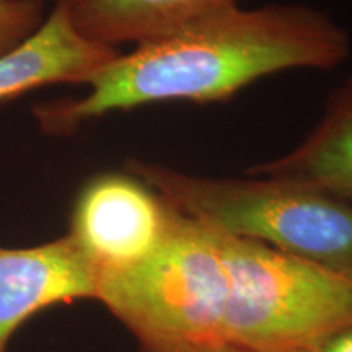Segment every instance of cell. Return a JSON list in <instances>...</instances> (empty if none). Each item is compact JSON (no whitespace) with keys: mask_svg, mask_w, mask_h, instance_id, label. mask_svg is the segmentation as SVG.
<instances>
[{"mask_svg":"<svg viewBox=\"0 0 352 352\" xmlns=\"http://www.w3.org/2000/svg\"><path fill=\"white\" fill-rule=\"evenodd\" d=\"M349 56V34L318 8L236 6L120 52L87 78L85 95L39 103L33 116L44 134L67 138L109 113L226 101L263 77L334 69Z\"/></svg>","mask_w":352,"mask_h":352,"instance_id":"cell-1","label":"cell"},{"mask_svg":"<svg viewBox=\"0 0 352 352\" xmlns=\"http://www.w3.org/2000/svg\"><path fill=\"white\" fill-rule=\"evenodd\" d=\"M129 173L179 214L352 280V202L307 184L191 175L131 160Z\"/></svg>","mask_w":352,"mask_h":352,"instance_id":"cell-2","label":"cell"},{"mask_svg":"<svg viewBox=\"0 0 352 352\" xmlns=\"http://www.w3.org/2000/svg\"><path fill=\"white\" fill-rule=\"evenodd\" d=\"M170 209L164 240L151 256L100 272L96 280L95 300L129 329L140 351L222 341L227 283L220 235Z\"/></svg>","mask_w":352,"mask_h":352,"instance_id":"cell-3","label":"cell"},{"mask_svg":"<svg viewBox=\"0 0 352 352\" xmlns=\"http://www.w3.org/2000/svg\"><path fill=\"white\" fill-rule=\"evenodd\" d=\"M219 233L227 283L222 341L250 352H300L352 324L351 279Z\"/></svg>","mask_w":352,"mask_h":352,"instance_id":"cell-4","label":"cell"},{"mask_svg":"<svg viewBox=\"0 0 352 352\" xmlns=\"http://www.w3.org/2000/svg\"><path fill=\"white\" fill-rule=\"evenodd\" d=\"M170 206L132 173L88 182L76 202L67 235L100 272L121 271L151 256L164 240Z\"/></svg>","mask_w":352,"mask_h":352,"instance_id":"cell-5","label":"cell"},{"mask_svg":"<svg viewBox=\"0 0 352 352\" xmlns=\"http://www.w3.org/2000/svg\"><path fill=\"white\" fill-rule=\"evenodd\" d=\"M96 270L65 233L46 243L0 246V352L13 334L46 308L96 298Z\"/></svg>","mask_w":352,"mask_h":352,"instance_id":"cell-6","label":"cell"},{"mask_svg":"<svg viewBox=\"0 0 352 352\" xmlns=\"http://www.w3.org/2000/svg\"><path fill=\"white\" fill-rule=\"evenodd\" d=\"M116 56V47L83 36L60 0L28 41L0 57V103L54 83L85 85L91 74Z\"/></svg>","mask_w":352,"mask_h":352,"instance_id":"cell-7","label":"cell"},{"mask_svg":"<svg viewBox=\"0 0 352 352\" xmlns=\"http://www.w3.org/2000/svg\"><path fill=\"white\" fill-rule=\"evenodd\" d=\"M245 175L307 184L352 202V77L329 95L323 118L298 147Z\"/></svg>","mask_w":352,"mask_h":352,"instance_id":"cell-8","label":"cell"},{"mask_svg":"<svg viewBox=\"0 0 352 352\" xmlns=\"http://www.w3.org/2000/svg\"><path fill=\"white\" fill-rule=\"evenodd\" d=\"M83 36L116 47L140 44L239 6V0H63Z\"/></svg>","mask_w":352,"mask_h":352,"instance_id":"cell-9","label":"cell"},{"mask_svg":"<svg viewBox=\"0 0 352 352\" xmlns=\"http://www.w3.org/2000/svg\"><path fill=\"white\" fill-rule=\"evenodd\" d=\"M46 20L43 6L23 0H0V57L19 50Z\"/></svg>","mask_w":352,"mask_h":352,"instance_id":"cell-10","label":"cell"},{"mask_svg":"<svg viewBox=\"0 0 352 352\" xmlns=\"http://www.w3.org/2000/svg\"><path fill=\"white\" fill-rule=\"evenodd\" d=\"M300 352H352V324L329 334L324 340Z\"/></svg>","mask_w":352,"mask_h":352,"instance_id":"cell-11","label":"cell"},{"mask_svg":"<svg viewBox=\"0 0 352 352\" xmlns=\"http://www.w3.org/2000/svg\"><path fill=\"white\" fill-rule=\"evenodd\" d=\"M140 352H250L243 347L232 344L228 341H209V342H197V344H186L176 347H165V349H153V351H140Z\"/></svg>","mask_w":352,"mask_h":352,"instance_id":"cell-12","label":"cell"},{"mask_svg":"<svg viewBox=\"0 0 352 352\" xmlns=\"http://www.w3.org/2000/svg\"><path fill=\"white\" fill-rule=\"evenodd\" d=\"M23 2H32V3H38V6L46 7L47 3H52V6H56V3L60 2V0H23Z\"/></svg>","mask_w":352,"mask_h":352,"instance_id":"cell-13","label":"cell"}]
</instances>
